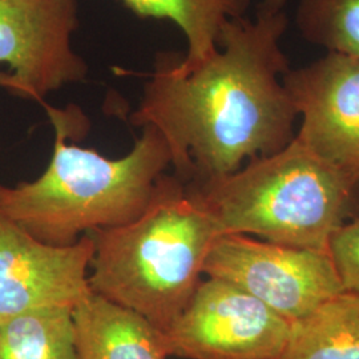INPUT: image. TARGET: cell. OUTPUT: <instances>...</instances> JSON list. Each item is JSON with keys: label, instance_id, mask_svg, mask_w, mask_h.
I'll return each mask as SVG.
<instances>
[{"label": "cell", "instance_id": "6da1fadb", "mask_svg": "<svg viewBox=\"0 0 359 359\" xmlns=\"http://www.w3.org/2000/svg\"><path fill=\"white\" fill-rule=\"evenodd\" d=\"M287 26L283 8L262 1L253 19L222 27L217 51L192 71H175L176 52L156 55L130 123L163 135L184 184L224 179L294 140L298 115L283 84Z\"/></svg>", "mask_w": 359, "mask_h": 359}, {"label": "cell", "instance_id": "7a4b0ae2", "mask_svg": "<svg viewBox=\"0 0 359 359\" xmlns=\"http://www.w3.org/2000/svg\"><path fill=\"white\" fill-rule=\"evenodd\" d=\"M55 130L51 161L34 181L0 184V216L44 244L69 246L123 226L148 209L170 167L163 135L144 126L128 154L109 158L67 142L71 114L43 103Z\"/></svg>", "mask_w": 359, "mask_h": 359}, {"label": "cell", "instance_id": "3957f363", "mask_svg": "<svg viewBox=\"0 0 359 359\" xmlns=\"http://www.w3.org/2000/svg\"><path fill=\"white\" fill-rule=\"evenodd\" d=\"M90 234L92 293L142 314L163 332L191 301L209 250L222 236L216 219L175 175L161 179L142 216Z\"/></svg>", "mask_w": 359, "mask_h": 359}, {"label": "cell", "instance_id": "277c9868", "mask_svg": "<svg viewBox=\"0 0 359 359\" xmlns=\"http://www.w3.org/2000/svg\"><path fill=\"white\" fill-rule=\"evenodd\" d=\"M187 187L216 219L221 234L256 236L322 253H329L358 189L297 137L224 179Z\"/></svg>", "mask_w": 359, "mask_h": 359}, {"label": "cell", "instance_id": "5b68a950", "mask_svg": "<svg viewBox=\"0 0 359 359\" xmlns=\"http://www.w3.org/2000/svg\"><path fill=\"white\" fill-rule=\"evenodd\" d=\"M79 26V0H0V88L43 104L84 81L90 65L74 47Z\"/></svg>", "mask_w": 359, "mask_h": 359}, {"label": "cell", "instance_id": "8992f818", "mask_svg": "<svg viewBox=\"0 0 359 359\" xmlns=\"http://www.w3.org/2000/svg\"><path fill=\"white\" fill-rule=\"evenodd\" d=\"M285 320L234 283L206 277L165 334L168 355L182 359H283Z\"/></svg>", "mask_w": 359, "mask_h": 359}, {"label": "cell", "instance_id": "52a82bcc", "mask_svg": "<svg viewBox=\"0 0 359 359\" xmlns=\"http://www.w3.org/2000/svg\"><path fill=\"white\" fill-rule=\"evenodd\" d=\"M204 276L234 283L292 323L344 290L330 253L243 234L218 237Z\"/></svg>", "mask_w": 359, "mask_h": 359}, {"label": "cell", "instance_id": "ba28073f", "mask_svg": "<svg viewBox=\"0 0 359 359\" xmlns=\"http://www.w3.org/2000/svg\"><path fill=\"white\" fill-rule=\"evenodd\" d=\"M299 120L295 137L359 188V59L327 52L283 76Z\"/></svg>", "mask_w": 359, "mask_h": 359}, {"label": "cell", "instance_id": "9c48e42d", "mask_svg": "<svg viewBox=\"0 0 359 359\" xmlns=\"http://www.w3.org/2000/svg\"><path fill=\"white\" fill-rule=\"evenodd\" d=\"M95 253L90 233L76 244L55 246L0 216V323L36 310H74L92 293Z\"/></svg>", "mask_w": 359, "mask_h": 359}, {"label": "cell", "instance_id": "30bf717a", "mask_svg": "<svg viewBox=\"0 0 359 359\" xmlns=\"http://www.w3.org/2000/svg\"><path fill=\"white\" fill-rule=\"evenodd\" d=\"M77 359H168L165 334L142 314L90 293L72 310Z\"/></svg>", "mask_w": 359, "mask_h": 359}, {"label": "cell", "instance_id": "8fae6325", "mask_svg": "<svg viewBox=\"0 0 359 359\" xmlns=\"http://www.w3.org/2000/svg\"><path fill=\"white\" fill-rule=\"evenodd\" d=\"M142 19L168 20L179 27L187 52L175 63L177 74H187L217 51L218 36L229 20L244 18L250 0H118Z\"/></svg>", "mask_w": 359, "mask_h": 359}, {"label": "cell", "instance_id": "7c38bea8", "mask_svg": "<svg viewBox=\"0 0 359 359\" xmlns=\"http://www.w3.org/2000/svg\"><path fill=\"white\" fill-rule=\"evenodd\" d=\"M283 359H359V293L342 290L293 322Z\"/></svg>", "mask_w": 359, "mask_h": 359}, {"label": "cell", "instance_id": "4fadbf2b", "mask_svg": "<svg viewBox=\"0 0 359 359\" xmlns=\"http://www.w3.org/2000/svg\"><path fill=\"white\" fill-rule=\"evenodd\" d=\"M0 359H77L72 310H36L0 323Z\"/></svg>", "mask_w": 359, "mask_h": 359}, {"label": "cell", "instance_id": "5bb4252c", "mask_svg": "<svg viewBox=\"0 0 359 359\" xmlns=\"http://www.w3.org/2000/svg\"><path fill=\"white\" fill-rule=\"evenodd\" d=\"M294 22L310 44L359 59V0H298Z\"/></svg>", "mask_w": 359, "mask_h": 359}, {"label": "cell", "instance_id": "9a60e30c", "mask_svg": "<svg viewBox=\"0 0 359 359\" xmlns=\"http://www.w3.org/2000/svg\"><path fill=\"white\" fill-rule=\"evenodd\" d=\"M329 253L344 290L359 293V217L345 221L334 233Z\"/></svg>", "mask_w": 359, "mask_h": 359}, {"label": "cell", "instance_id": "2e32d148", "mask_svg": "<svg viewBox=\"0 0 359 359\" xmlns=\"http://www.w3.org/2000/svg\"><path fill=\"white\" fill-rule=\"evenodd\" d=\"M262 1L268 3V4L273 6V7H277V8H285V6L287 3V0H262Z\"/></svg>", "mask_w": 359, "mask_h": 359}]
</instances>
